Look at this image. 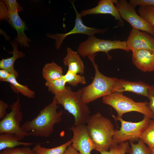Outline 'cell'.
Listing matches in <instances>:
<instances>
[{
    "label": "cell",
    "instance_id": "cell-21",
    "mask_svg": "<svg viewBox=\"0 0 154 154\" xmlns=\"http://www.w3.org/2000/svg\"><path fill=\"white\" fill-rule=\"evenodd\" d=\"M6 82L10 84L11 88L15 92L19 93L29 98H33L35 96V92L29 88L27 85L21 84L16 80L15 76L11 74Z\"/></svg>",
    "mask_w": 154,
    "mask_h": 154
},
{
    "label": "cell",
    "instance_id": "cell-5",
    "mask_svg": "<svg viewBox=\"0 0 154 154\" xmlns=\"http://www.w3.org/2000/svg\"><path fill=\"white\" fill-rule=\"evenodd\" d=\"M103 103L109 105L117 112V117H122L125 113L131 112H137L154 119V113L149 106L147 101L137 102L123 94L113 92L102 97Z\"/></svg>",
    "mask_w": 154,
    "mask_h": 154
},
{
    "label": "cell",
    "instance_id": "cell-1",
    "mask_svg": "<svg viewBox=\"0 0 154 154\" xmlns=\"http://www.w3.org/2000/svg\"><path fill=\"white\" fill-rule=\"evenodd\" d=\"M58 104L54 96L52 102L40 111L38 115L25 121L21 127L30 135L48 137L53 133L55 125L60 123L63 114L57 109Z\"/></svg>",
    "mask_w": 154,
    "mask_h": 154
},
{
    "label": "cell",
    "instance_id": "cell-25",
    "mask_svg": "<svg viewBox=\"0 0 154 154\" xmlns=\"http://www.w3.org/2000/svg\"><path fill=\"white\" fill-rule=\"evenodd\" d=\"M130 147L127 141L117 144L112 143L109 150L99 152L101 154H125L128 153Z\"/></svg>",
    "mask_w": 154,
    "mask_h": 154
},
{
    "label": "cell",
    "instance_id": "cell-33",
    "mask_svg": "<svg viewBox=\"0 0 154 154\" xmlns=\"http://www.w3.org/2000/svg\"><path fill=\"white\" fill-rule=\"evenodd\" d=\"M0 18L1 20H7L9 13L6 5L3 1H0Z\"/></svg>",
    "mask_w": 154,
    "mask_h": 154
},
{
    "label": "cell",
    "instance_id": "cell-19",
    "mask_svg": "<svg viewBox=\"0 0 154 154\" xmlns=\"http://www.w3.org/2000/svg\"><path fill=\"white\" fill-rule=\"evenodd\" d=\"M21 139L15 135L5 133L0 134V151L7 148H13L20 145L28 147L36 144L33 143L23 142L20 141Z\"/></svg>",
    "mask_w": 154,
    "mask_h": 154
},
{
    "label": "cell",
    "instance_id": "cell-35",
    "mask_svg": "<svg viewBox=\"0 0 154 154\" xmlns=\"http://www.w3.org/2000/svg\"><path fill=\"white\" fill-rule=\"evenodd\" d=\"M11 73L7 70L0 69V80L2 82H6L7 80L10 76Z\"/></svg>",
    "mask_w": 154,
    "mask_h": 154
},
{
    "label": "cell",
    "instance_id": "cell-10",
    "mask_svg": "<svg viewBox=\"0 0 154 154\" xmlns=\"http://www.w3.org/2000/svg\"><path fill=\"white\" fill-rule=\"evenodd\" d=\"M72 3L76 12V16L74 27L71 30L65 33H57L56 34H49L46 35L48 37L55 39V42L54 46L57 49L60 48L64 39L70 35L82 34L87 35L89 37L91 36H94L95 34L97 33H104L108 29L107 28L99 29L90 27L85 25L83 23L82 16L75 8L74 2Z\"/></svg>",
    "mask_w": 154,
    "mask_h": 154
},
{
    "label": "cell",
    "instance_id": "cell-26",
    "mask_svg": "<svg viewBox=\"0 0 154 154\" xmlns=\"http://www.w3.org/2000/svg\"><path fill=\"white\" fill-rule=\"evenodd\" d=\"M138 11L142 18L154 27V9L153 6L139 5Z\"/></svg>",
    "mask_w": 154,
    "mask_h": 154
},
{
    "label": "cell",
    "instance_id": "cell-24",
    "mask_svg": "<svg viewBox=\"0 0 154 154\" xmlns=\"http://www.w3.org/2000/svg\"><path fill=\"white\" fill-rule=\"evenodd\" d=\"M66 83L63 76L57 79L46 81L45 84L48 88V90L54 95L64 91L66 89L65 86Z\"/></svg>",
    "mask_w": 154,
    "mask_h": 154
},
{
    "label": "cell",
    "instance_id": "cell-7",
    "mask_svg": "<svg viewBox=\"0 0 154 154\" xmlns=\"http://www.w3.org/2000/svg\"><path fill=\"white\" fill-rule=\"evenodd\" d=\"M113 117L116 120L119 121L121 123L120 129L115 130L112 139V143L118 144L127 140L132 142L139 140L151 119L144 115L142 120L134 122L125 121L122 117Z\"/></svg>",
    "mask_w": 154,
    "mask_h": 154
},
{
    "label": "cell",
    "instance_id": "cell-14",
    "mask_svg": "<svg viewBox=\"0 0 154 154\" xmlns=\"http://www.w3.org/2000/svg\"><path fill=\"white\" fill-rule=\"evenodd\" d=\"M132 52V62L138 69L144 72L154 71V50L139 49Z\"/></svg>",
    "mask_w": 154,
    "mask_h": 154
},
{
    "label": "cell",
    "instance_id": "cell-28",
    "mask_svg": "<svg viewBox=\"0 0 154 154\" xmlns=\"http://www.w3.org/2000/svg\"><path fill=\"white\" fill-rule=\"evenodd\" d=\"M129 142L131 147L128 153L129 154H150V148L146 146L141 139L136 144Z\"/></svg>",
    "mask_w": 154,
    "mask_h": 154
},
{
    "label": "cell",
    "instance_id": "cell-29",
    "mask_svg": "<svg viewBox=\"0 0 154 154\" xmlns=\"http://www.w3.org/2000/svg\"><path fill=\"white\" fill-rule=\"evenodd\" d=\"M0 154H34L32 149L28 147L21 148H7L0 151Z\"/></svg>",
    "mask_w": 154,
    "mask_h": 154
},
{
    "label": "cell",
    "instance_id": "cell-34",
    "mask_svg": "<svg viewBox=\"0 0 154 154\" xmlns=\"http://www.w3.org/2000/svg\"><path fill=\"white\" fill-rule=\"evenodd\" d=\"M8 107V104L3 101L0 100V119L3 118L7 114L6 110Z\"/></svg>",
    "mask_w": 154,
    "mask_h": 154
},
{
    "label": "cell",
    "instance_id": "cell-3",
    "mask_svg": "<svg viewBox=\"0 0 154 154\" xmlns=\"http://www.w3.org/2000/svg\"><path fill=\"white\" fill-rule=\"evenodd\" d=\"M82 89L74 92L70 87L66 86L64 91L54 94L58 104L62 105L65 110L74 116V126L87 124L91 116V111L87 104L82 99Z\"/></svg>",
    "mask_w": 154,
    "mask_h": 154
},
{
    "label": "cell",
    "instance_id": "cell-32",
    "mask_svg": "<svg viewBox=\"0 0 154 154\" xmlns=\"http://www.w3.org/2000/svg\"><path fill=\"white\" fill-rule=\"evenodd\" d=\"M150 100L149 106L151 111L154 113V85H149L148 89L147 97Z\"/></svg>",
    "mask_w": 154,
    "mask_h": 154
},
{
    "label": "cell",
    "instance_id": "cell-18",
    "mask_svg": "<svg viewBox=\"0 0 154 154\" xmlns=\"http://www.w3.org/2000/svg\"><path fill=\"white\" fill-rule=\"evenodd\" d=\"M13 48L12 51L9 52L13 56L5 59H2L0 61V68L6 70L11 74L14 75L17 78L18 76V72L15 69L14 65L16 60L20 58H23L25 55L22 52L18 50V43L16 41L11 42Z\"/></svg>",
    "mask_w": 154,
    "mask_h": 154
},
{
    "label": "cell",
    "instance_id": "cell-37",
    "mask_svg": "<svg viewBox=\"0 0 154 154\" xmlns=\"http://www.w3.org/2000/svg\"><path fill=\"white\" fill-rule=\"evenodd\" d=\"M150 149V154H154V148Z\"/></svg>",
    "mask_w": 154,
    "mask_h": 154
},
{
    "label": "cell",
    "instance_id": "cell-30",
    "mask_svg": "<svg viewBox=\"0 0 154 154\" xmlns=\"http://www.w3.org/2000/svg\"><path fill=\"white\" fill-rule=\"evenodd\" d=\"M9 12L21 11L23 8L18 3L16 0H3Z\"/></svg>",
    "mask_w": 154,
    "mask_h": 154
},
{
    "label": "cell",
    "instance_id": "cell-27",
    "mask_svg": "<svg viewBox=\"0 0 154 154\" xmlns=\"http://www.w3.org/2000/svg\"><path fill=\"white\" fill-rule=\"evenodd\" d=\"M63 77L66 82L73 86H76L79 84H85L86 83L85 77L80 75L68 70Z\"/></svg>",
    "mask_w": 154,
    "mask_h": 154
},
{
    "label": "cell",
    "instance_id": "cell-20",
    "mask_svg": "<svg viewBox=\"0 0 154 154\" xmlns=\"http://www.w3.org/2000/svg\"><path fill=\"white\" fill-rule=\"evenodd\" d=\"M42 75L46 81L60 78L64 75L62 67L53 61L46 63L44 66Z\"/></svg>",
    "mask_w": 154,
    "mask_h": 154
},
{
    "label": "cell",
    "instance_id": "cell-38",
    "mask_svg": "<svg viewBox=\"0 0 154 154\" xmlns=\"http://www.w3.org/2000/svg\"><path fill=\"white\" fill-rule=\"evenodd\" d=\"M153 9H154V6H153Z\"/></svg>",
    "mask_w": 154,
    "mask_h": 154
},
{
    "label": "cell",
    "instance_id": "cell-8",
    "mask_svg": "<svg viewBox=\"0 0 154 154\" xmlns=\"http://www.w3.org/2000/svg\"><path fill=\"white\" fill-rule=\"evenodd\" d=\"M20 100H17L10 106L11 111L7 114L0 121V133H8L15 135L22 140L30 135L21 127L20 123L23 118L21 111Z\"/></svg>",
    "mask_w": 154,
    "mask_h": 154
},
{
    "label": "cell",
    "instance_id": "cell-11",
    "mask_svg": "<svg viewBox=\"0 0 154 154\" xmlns=\"http://www.w3.org/2000/svg\"><path fill=\"white\" fill-rule=\"evenodd\" d=\"M70 130L73 135L71 144L73 147L80 154H91L95 147L89 135L86 125H74Z\"/></svg>",
    "mask_w": 154,
    "mask_h": 154
},
{
    "label": "cell",
    "instance_id": "cell-2",
    "mask_svg": "<svg viewBox=\"0 0 154 154\" xmlns=\"http://www.w3.org/2000/svg\"><path fill=\"white\" fill-rule=\"evenodd\" d=\"M86 126L95 150L99 152L108 151L115 130L110 119L98 112L90 116Z\"/></svg>",
    "mask_w": 154,
    "mask_h": 154
},
{
    "label": "cell",
    "instance_id": "cell-12",
    "mask_svg": "<svg viewBox=\"0 0 154 154\" xmlns=\"http://www.w3.org/2000/svg\"><path fill=\"white\" fill-rule=\"evenodd\" d=\"M126 42L128 49L132 51L139 49L154 50V38L145 31L132 28Z\"/></svg>",
    "mask_w": 154,
    "mask_h": 154
},
{
    "label": "cell",
    "instance_id": "cell-13",
    "mask_svg": "<svg viewBox=\"0 0 154 154\" xmlns=\"http://www.w3.org/2000/svg\"><path fill=\"white\" fill-rule=\"evenodd\" d=\"M114 4V0H100L96 7L82 10L80 14L82 17L92 14H110L113 16L116 20L118 21L121 24L123 25L124 21Z\"/></svg>",
    "mask_w": 154,
    "mask_h": 154
},
{
    "label": "cell",
    "instance_id": "cell-36",
    "mask_svg": "<svg viewBox=\"0 0 154 154\" xmlns=\"http://www.w3.org/2000/svg\"><path fill=\"white\" fill-rule=\"evenodd\" d=\"M71 144L68 147L64 154H80L73 147Z\"/></svg>",
    "mask_w": 154,
    "mask_h": 154
},
{
    "label": "cell",
    "instance_id": "cell-22",
    "mask_svg": "<svg viewBox=\"0 0 154 154\" xmlns=\"http://www.w3.org/2000/svg\"><path fill=\"white\" fill-rule=\"evenodd\" d=\"M72 142L71 139L65 143L57 147L48 148L42 147L37 143L32 149L34 154H64L68 147Z\"/></svg>",
    "mask_w": 154,
    "mask_h": 154
},
{
    "label": "cell",
    "instance_id": "cell-15",
    "mask_svg": "<svg viewBox=\"0 0 154 154\" xmlns=\"http://www.w3.org/2000/svg\"><path fill=\"white\" fill-rule=\"evenodd\" d=\"M149 86L142 81L130 82L117 78L113 92L123 93L125 91L130 92L147 97Z\"/></svg>",
    "mask_w": 154,
    "mask_h": 154
},
{
    "label": "cell",
    "instance_id": "cell-4",
    "mask_svg": "<svg viewBox=\"0 0 154 154\" xmlns=\"http://www.w3.org/2000/svg\"><path fill=\"white\" fill-rule=\"evenodd\" d=\"M95 54L87 56L91 61L95 70L93 80L90 84L82 88V99L88 104L102 97L113 92L116 77H110L103 74L99 71L98 66L95 63Z\"/></svg>",
    "mask_w": 154,
    "mask_h": 154
},
{
    "label": "cell",
    "instance_id": "cell-9",
    "mask_svg": "<svg viewBox=\"0 0 154 154\" xmlns=\"http://www.w3.org/2000/svg\"><path fill=\"white\" fill-rule=\"evenodd\" d=\"M114 3L122 19L129 23L132 28L154 36V27L139 16L135 8L131 6L126 0H114Z\"/></svg>",
    "mask_w": 154,
    "mask_h": 154
},
{
    "label": "cell",
    "instance_id": "cell-6",
    "mask_svg": "<svg viewBox=\"0 0 154 154\" xmlns=\"http://www.w3.org/2000/svg\"><path fill=\"white\" fill-rule=\"evenodd\" d=\"M116 49H122L126 52L129 51L125 41L102 39L93 36L89 37L86 40L80 43L77 52L83 58L98 52H104L106 54L110 60L112 57L108 54V52Z\"/></svg>",
    "mask_w": 154,
    "mask_h": 154
},
{
    "label": "cell",
    "instance_id": "cell-17",
    "mask_svg": "<svg viewBox=\"0 0 154 154\" xmlns=\"http://www.w3.org/2000/svg\"><path fill=\"white\" fill-rule=\"evenodd\" d=\"M64 65L68 66V70L76 74H83L84 73V66L77 51L68 47L67 54L63 59Z\"/></svg>",
    "mask_w": 154,
    "mask_h": 154
},
{
    "label": "cell",
    "instance_id": "cell-23",
    "mask_svg": "<svg viewBox=\"0 0 154 154\" xmlns=\"http://www.w3.org/2000/svg\"><path fill=\"white\" fill-rule=\"evenodd\" d=\"M150 149L154 148V119H150L149 125L140 138Z\"/></svg>",
    "mask_w": 154,
    "mask_h": 154
},
{
    "label": "cell",
    "instance_id": "cell-31",
    "mask_svg": "<svg viewBox=\"0 0 154 154\" xmlns=\"http://www.w3.org/2000/svg\"><path fill=\"white\" fill-rule=\"evenodd\" d=\"M129 4L135 8L138 5H149L154 6V0H130Z\"/></svg>",
    "mask_w": 154,
    "mask_h": 154
},
{
    "label": "cell",
    "instance_id": "cell-16",
    "mask_svg": "<svg viewBox=\"0 0 154 154\" xmlns=\"http://www.w3.org/2000/svg\"><path fill=\"white\" fill-rule=\"evenodd\" d=\"M18 11L9 12L7 21L10 25L16 31L17 36L15 38L18 44L21 46L29 47V42L31 40L28 38L25 33L27 28L25 22L23 21L19 16Z\"/></svg>",
    "mask_w": 154,
    "mask_h": 154
}]
</instances>
